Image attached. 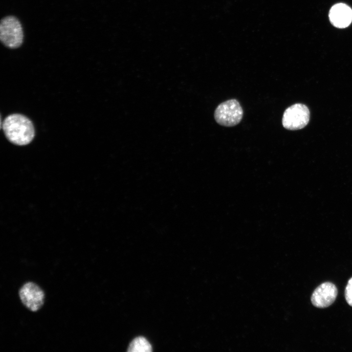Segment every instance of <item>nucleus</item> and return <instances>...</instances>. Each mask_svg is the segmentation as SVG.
<instances>
[{"instance_id":"f03ea898","label":"nucleus","mask_w":352,"mask_h":352,"mask_svg":"<svg viewBox=\"0 0 352 352\" xmlns=\"http://www.w3.org/2000/svg\"><path fill=\"white\" fill-rule=\"evenodd\" d=\"M0 39L6 47L14 49L23 43V33L19 20L13 16L3 18L0 23Z\"/></svg>"},{"instance_id":"f257e3e1","label":"nucleus","mask_w":352,"mask_h":352,"mask_svg":"<svg viewBox=\"0 0 352 352\" xmlns=\"http://www.w3.org/2000/svg\"><path fill=\"white\" fill-rule=\"evenodd\" d=\"M2 129L9 141L18 145L29 144L35 135L34 128L31 120L20 114H12L6 117L3 122Z\"/></svg>"},{"instance_id":"20e7f679","label":"nucleus","mask_w":352,"mask_h":352,"mask_svg":"<svg viewBox=\"0 0 352 352\" xmlns=\"http://www.w3.org/2000/svg\"><path fill=\"white\" fill-rule=\"evenodd\" d=\"M309 117V110L307 106L296 103L286 109L282 117V124L288 130H300L307 126Z\"/></svg>"},{"instance_id":"423d86ee","label":"nucleus","mask_w":352,"mask_h":352,"mask_svg":"<svg viewBox=\"0 0 352 352\" xmlns=\"http://www.w3.org/2000/svg\"><path fill=\"white\" fill-rule=\"evenodd\" d=\"M337 295L336 286L332 283L325 282L314 290L311 297V301L316 308H325L334 302Z\"/></svg>"},{"instance_id":"6e6552de","label":"nucleus","mask_w":352,"mask_h":352,"mask_svg":"<svg viewBox=\"0 0 352 352\" xmlns=\"http://www.w3.org/2000/svg\"><path fill=\"white\" fill-rule=\"evenodd\" d=\"M152 351L150 343L145 338L141 336L134 338L128 349L129 352H150Z\"/></svg>"},{"instance_id":"0eeeda50","label":"nucleus","mask_w":352,"mask_h":352,"mask_svg":"<svg viewBox=\"0 0 352 352\" xmlns=\"http://www.w3.org/2000/svg\"><path fill=\"white\" fill-rule=\"evenodd\" d=\"M329 17L334 26L344 28L349 26L352 22V9L345 3H337L330 8Z\"/></svg>"},{"instance_id":"39448f33","label":"nucleus","mask_w":352,"mask_h":352,"mask_svg":"<svg viewBox=\"0 0 352 352\" xmlns=\"http://www.w3.org/2000/svg\"><path fill=\"white\" fill-rule=\"evenodd\" d=\"M20 299L23 305L32 311H37L43 306L44 294L36 284L27 282L19 290Z\"/></svg>"},{"instance_id":"1a4fd4ad","label":"nucleus","mask_w":352,"mask_h":352,"mask_svg":"<svg viewBox=\"0 0 352 352\" xmlns=\"http://www.w3.org/2000/svg\"><path fill=\"white\" fill-rule=\"evenodd\" d=\"M345 296L347 303L352 307V277L349 280L345 288Z\"/></svg>"},{"instance_id":"7ed1b4c3","label":"nucleus","mask_w":352,"mask_h":352,"mask_svg":"<svg viewBox=\"0 0 352 352\" xmlns=\"http://www.w3.org/2000/svg\"><path fill=\"white\" fill-rule=\"evenodd\" d=\"M243 116V110L236 99H230L218 106L215 110L214 118L220 125L233 127L238 124Z\"/></svg>"}]
</instances>
